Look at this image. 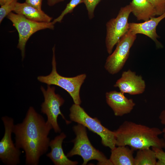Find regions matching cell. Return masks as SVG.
I'll return each instance as SVG.
<instances>
[{"label": "cell", "mask_w": 165, "mask_h": 165, "mask_svg": "<svg viewBox=\"0 0 165 165\" xmlns=\"http://www.w3.org/2000/svg\"><path fill=\"white\" fill-rule=\"evenodd\" d=\"M52 129L50 124L31 106L23 121L14 125L13 133L15 145L25 152L26 165L38 164L41 157L50 147L48 135Z\"/></svg>", "instance_id": "1"}, {"label": "cell", "mask_w": 165, "mask_h": 165, "mask_svg": "<svg viewBox=\"0 0 165 165\" xmlns=\"http://www.w3.org/2000/svg\"><path fill=\"white\" fill-rule=\"evenodd\" d=\"M114 131L116 146H129L134 151L151 147L165 149L164 140L159 137L162 130L157 127L125 121Z\"/></svg>", "instance_id": "2"}, {"label": "cell", "mask_w": 165, "mask_h": 165, "mask_svg": "<svg viewBox=\"0 0 165 165\" xmlns=\"http://www.w3.org/2000/svg\"><path fill=\"white\" fill-rule=\"evenodd\" d=\"M76 137L72 141L74 146L67 153L68 157L77 155L83 159L82 165H86L91 160H97L99 165H112L108 159L101 152L96 149L91 144L88 138L86 127L78 123L73 127Z\"/></svg>", "instance_id": "3"}, {"label": "cell", "mask_w": 165, "mask_h": 165, "mask_svg": "<svg viewBox=\"0 0 165 165\" xmlns=\"http://www.w3.org/2000/svg\"><path fill=\"white\" fill-rule=\"evenodd\" d=\"M69 118L71 121L80 124L99 135L104 146L111 150L116 146L115 131H112L104 126L96 117L90 116L80 105L73 104L70 108Z\"/></svg>", "instance_id": "4"}, {"label": "cell", "mask_w": 165, "mask_h": 165, "mask_svg": "<svg viewBox=\"0 0 165 165\" xmlns=\"http://www.w3.org/2000/svg\"><path fill=\"white\" fill-rule=\"evenodd\" d=\"M55 46L52 49V70L46 76H39L37 79L40 82L48 85H55L66 91L72 97L74 104L80 105L81 101L80 91L81 86L85 79L86 75L82 74L72 77L62 76L57 72L55 55Z\"/></svg>", "instance_id": "5"}, {"label": "cell", "mask_w": 165, "mask_h": 165, "mask_svg": "<svg viewBox=\"0 0 165 165\" xmlns=\"http://www.w3.org/2000/svg\"><path fill=\"white\" fill-rule=\"evenodd\" d=\"M7 18L13 23L19 35L17 48L21 52L22 60L25 55V48L30 37L37 31L46 29L53 30L54 24L52 22H40L30 20L24 16L12 12L7 16Z\"/></svg>", "instance_id": "6"}, {"label": "cell", "mask_w": 165, "mask_h": 165, "mask_svg": "<svg viewBox=\"0 0 165 165\" xmlns=\"http://www.w3.org/2000/svg\"><path fill=\"white\" fill-rule=\"evenodd\" d=\"M41 89L44 98L41 105V112L46 115V121L51 125L55 132L60 133L61 130L57 122L59 115L61 116L67 124L71 122L66 119L61 111L60 107L64 104V100L60 95L55 93V88L54 86L47 85L46 90L41 86Z\"/></svg>", "instance_id": "7"}, {"label": "cell", "mask_w": 165, "mask_h": 165, "mask_svg": "<svg viewBox=\"0 0 165 165\" xmlns=\"http://www.w3.org/2000/svg\"><path fill=\"white\" fill-rule=\"evenodd\" d=\"M131 13L130 5H127L120 8L116 18L111 19L107 23L105 45L109 54L112 53L114 46L128 31V19Z\"/></svg>", "instance_id": "8"}, {"label": "cell", "mask_w": 165, "mask_h": 165, "mask_svg": "<svg viewBox=\"0 0 165 165\" xmlns=\"http://www.w3.org/2000/svg\"><path fill=\"white\" fill-rule=\"evenodd\" d=\"M136 37V35L129 30L118 41L115 50L108 57L105 65V69L109 73L116 74L123 68Z\"/></svg>", "instance_id": "9"}, {"label": "cell", "mask_w": 165, "mask_h": 165, "mask_svg": "<svg viewBox=\"0 0 165 165\" xmlns=\"http://www.w3.org/2000/svg\"><path fill=\"white\" fill-rule=\"evenodd\" d=\"M4 128V136L0 141V159L6 165H17L20 163L21 152L14 144L12 134L14 125L13 118L4 116L1 118Z\"/></svg>", "instance_id": "10"}, {"label": "cell", "mask_w": 165, "mask_h": 165, "mask_svg": "<svg viewBox=\"0 0 165 165\" xmlns=\"http://www.w3.org/2000/svg\"><path fill=\"white\" fill-rule=\"evenodd\" d=\"M114 86L118 87L124 94L136 95L144 92L146 84L141 75H137L135 72L129 69L123 72L121 77L117 80Z\"/></svg>", "instance_id": "11"}, {"label": "cell", "mask_w": 165, "mask_h": 165, "mask_svg": "<svg viewBox=\"0 0 165 165\" xmlns=\"http://www.w3.org/2000/svg\"><path fill=\"white\" fill-rule=\"evenodd\" d=\"M124 94L116 90L106 93V103L115 116H121L130 113L135 105L133 100L128 98Z\"/></svg>", "instance_id": "12"}, {"label": "cell", "mask_w": 165, "mask_h": 165, "mask_svg": "<svg viewBox=\"0 0 165 165\" xmlns=\"http://www.w3.org/2000/svg\"><path fill=\"white\" fill-rule=\"evenodd\" d=\"M165 18V13L158 17H153L141 23H129V30L134 34L144 35L152 39L158 48H162V44L158 41L159 36L156 28L159 23Z\"/></svg>", "instance_id": "13"}, {"label": "cell", "mask_w": 165, "mask_h": 165, "mask_svg": "<svg viewBox=\"0 0 165 165\" xmlns=\"http://www.w3.org/2000/svg\"><path fill=\"white\" fill-rule=\"evenodd\" d=\"M66 137V134L62 132L50 141L51 151L46 156L55 165H76L78 164L77 161L69 160L64 153L62 144Z\"/></svg>", "instance_id": "14"}, {"label": "cell", "mask_w": 165, "mask_h": 165, "mask_svg": "<svg viewBox=\"0 0 165 165\" xmlns=\"http://www.w3.org/2000/svg\"><path fill=\"white\" fill-rule=\"evenodd\" d=\"M13 11L28 19L37 22H50L53 19L42 10L35 8L25 2H17Z\"/></svg>", "instance_id": "15"}, {"label": "cell", "mask_w": 165, "mask_h": 165, "mask_svg": "<svg viewBox=\"0 0 165 165\" xmlns=\"http://www.w3.org/2000/svg\"><path fill=\"white\" fill-rule=\"evenodd\" d=\"M129 5L138 20L145 21L157 16L155 8L147 0H132Z\"/></svg>", "instance_id": "16"}, {"label": "cell", "mask_w": 165, "mask_h": 165, "mask_svg": "<svg viewBox=\"0 0 165 165\" xmlns=\"http://www.w3.org/2000/svg\"><path fill=\"white\" fill-rule=\"evenodd\" d=\"M111 150L109 159L112 165H134L133 150L127 146H119Z\"/></svg>", "instance_id": "17"}, {"label": "cell", "mask_w": 165, "mask_h": 165, "mask_svg": "<svg viewBox=\"0 0 165 165\" xmlns=\"http://www.w3.org/2000/svg\"><path fill=\"white\" fill-rule=\"evenodd\" d=\"M157 160L152 149L145 148L138 150L134 157V165H156Z\"/></svg>", "instance_id": "18"}, {"label": "cell", "mask_w": 165, "mask_h": 165, "mask_svg": "<svg viewBox=\"0 0 165 165\" xmlns=\"http://www.w3.org/2000/svg\"><path fill=\"white\" fill-rule=\"evenodd\" d=\"M69 2L67 4L61 14L57 18L52 22L53 24L57 22H61L64 16L68 13H72L74 9L78 5L83 3L82 0H70Z\"/></svg>", "instance_id": "19"}, {"label": "cell", "mask_w": 165, "mask_h": 165, "mask_svg": "<svg viewBox=\"0 0 165 165\" xmlns=\"http://www.w3.org/2000/svg\"><path fill=\"white\" fill-rule=\"evenodd\" d=\"M18 0H11L1 6L0 8V23L5 17L14 10Z\"/></svg>", "instance_id": "20"}, {"label": "cell", "mask_w": 165, "mask_h": 165, "mask_svg": "<svg viewBox=\"0 0 165 165\" xmlns=\"http://www.w3.org/2000/svg\"><path fill=\"white\" fill-rule=\"evenodd\" d=\"M101 0H82L87 10L89 18L91 19L94 16V12L97 6Z\"/></svg>", "instance_id": "21"}, {"label": "cell", "mask_w": 165, "mask_h": 165, "mask_svg": "<svg viewBox=\"0 0 165 165\" xmlns=\"http://www.w3.org/2000/svg\"><path fill=\"white\" fill-rule=\"evenodd\" d=\"M154 7L157 16H160L165 13V0H147Z\"/></svg>", "instance_id": "22"}, {"label": "cell", "mask_w": 165, "mask_h": 165, "mask_svg": "<svg viewBox=\"0 0 165 165\" xmlns=\"http://www.w3.org/2000/svg\"><path fill=\"white\" fill-rule=\"evenodd\" d=\"M152 148L158 160L156 165H165V152L163 149L156 147H152Z\"/></svg>", "instance_id": "23"}, {"label": "cell", "mask_w": 165, "mask_h": 165, "mask_svg": "<svg viewBox=\"0 0 165 165\" xmlns=\"http://www.w3.org/2000/svg\"><path fill=\"white\" fill-rule=\"evenodd\" d=\"M43 0H25V2L29 5L39 10H42Z\"/></svg>", "instance_id": "24"}, {"label": "cell", "mask_w": 165, "mask_h": 165, "mask_svg": "<svg viewBox=\"0 0 165 165\" xmlns=\"http://www.w3.org/2000/svg\"><path fill=\"white\" fill-rule=\"evenodd\" d=\"M159 119L161 123L164 126L162 130L163 134V138L165 141V110H163L161 112L159 116Z\"/></svg>", "instance_id": "25"}, {"label": "cell", "mask_w": 165, "mask_h": 165, "mask_svg": "<svg viewBox=\"0 0 165 165\" xmlns=\"http://www.w3.org/2000/svg\"><path fill=\"white\" fill-rule=\"evenodd\" d=\"M64 1V0H47V4L49 6H52Z\"/></svg>", "instance_id": "26"}, {"label": "cell", "mask_w": 165, "mask_h": 165, "mask_svg": "<svg viewBox=\"0 0 165 165\" xmlns=\"http://www.w3.org/2000/svg\"><path fill=\"white\" fill-rule=\"evenodd\" d=\"M11 0H0V5L2 6Z\"/></svg>", "instance_id": "27"}]
</instances>
